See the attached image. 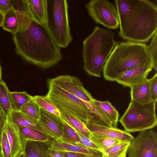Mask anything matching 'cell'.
I'll return each instance as SVG.
<instances>
[{"instance_id": "cell-1", "label": "cell", "mask_w": 157, "mask_h": 157, "mask_svg": "<svg viewBox=\"0 0 157 157\" xmlns=\"http://www.w3.org/2000/svg\"><path fill=\"white\" fill-rule=\"evenodd\" d=\"M119 35L128 41L145 43L157 30V6L149 0H115Z\"/></svg>"}, {"instance_id": "cell-2", "label": "cell", "mask_w": 157, "mask_h": 157, "mask_svg": "<svg viewBox=\"0 0 157 157\" xmlns=\"http://www.w3.org/2000/svg\"><path fill=\"white\" fill-rule=\"evenodd\" d=\"M12 38L17 54L40 68L48 69L62 59L61 48L45 27L33 21L27 29L12 34Z\"/></svg>"}, {"instance_id": "cell-3", "label": "cell", "mask_w": 157, "mask_h": 157, "mask_svg": "<svg viewBox=\"0 0 157 157\" xmlns=\"http://www.w3.org/2000/svg\"><path fill=\"white\" fill-rule=\"evenodd\" d=\"M152 64L146 43L130 41L118 42L106 60L103 68L107 81H116L125 72Z\"/></svg>"}, {"instance_id": "cell-4", "label": "cell", "mask_w": 157, "mask_h": 157, "mask_svg": "<svg viewBox=\"0 0 157 157\" xmlns=\"http://www.w3.org/2000/svg\"><path fill=\"white\" fill-rule=\"evenodd\" d=\"M114 33L95 26L92 33L83 42L84 69L89 75L100 77L107 58L116 45Z\"/></svg>"}, {"instance_id": "cell-5", "label": "cell", "mask_w": 157, "mask_h": 157, "mask_svg": "<svg viewBox=\"0 0 157 157\" xmlns=\"http://www.w3.org/2000/svg\"><path fill=\"white\" fill-rule=\"evenodd\" d=\"M47 82L48 91L46 96L60 113L71 116L84 123L89 121L103 125L82 100L54 83L51 78L47 79Z\"/></svg>"}, {"instance_id": "cell-6", "label": "cell", "mask_w": 157, "mask_h": 157, "mask_svg": "<svg viewBox=\"0 0 157 157\" xmlns=\"http://www.w3.org/2000/svg\"><path fill=\"white\" fill-rule=\"evenodd\" d=\"M68 6L66 0H47L45 28L55 43L66 48L73 38L69 24Z\"/></svg>"}, {"instance_id": "cell-7", "label": "cell", "mask_w": 157, "mask_h": 157, "mask_svg": "<svg viewBox=\"0 0 157 157\" xmlns=\"http://www.w3.org/2000/svg\"><path fill=\"white\" fill-rule=\"evenodd\" d=\"M156 102L141 104L131 100L128 106L119 121L128 132L151 129L157 124L155 113Z\"/></svg>"}, {"instance_id": "cell-8", "label": "cell", "mask_w": 157, "mask_h": 157, "mask_svg": "<svg viewBox=\"0 0 157 157\" xmlns=\"http://www.w3.org/2000/svg\"><path fill=\"white\" fill-rule=\"evenodd\" d=\"M88 13L96 23L109 29H117L119 19L115 5L107 0H91L85 5Z\"/></svg>"}, {"instance_id": "cell-9", "label": "cell", "mask_w": 157, "mask_h": 157, "mask_svg": "<svg viewBox=\"0 0 157 157\" xmlns=\"http://www.w3.org/2000/svg\"><path fill=\"white\" fill-rule=\"evenodd\" d=\"M128 157H157V133L148 130L140 132L131 142Z\"/></svg>"}, {"instance_id": "cell-10", "label": "cell", "mask_w": 157, "mask_h": 157, "mask_svg": "<svg viewBox=\"0 0 157 157\" xmlns=\"http://www.w3.org/2000/svg\"><path fill=\"white\" fill-rule=\"evenodd\" d=\"M40 116L37 125L42 132L55 141L67 143L64 133L63 120L60 116L40 108Z\"/></svg>"}, {"instance_id": "cell-11", "label": "cell", "mask_w": 157, "mask_h": 157, "mask_svg": "<svg viewBox=\"0 0 157 157\" xmlns=\"http://www.w3.org/2000/svg\"><path fill=\"white\" fill-rule=\"evenodd\" d=\"M32 21L27 9H13L4 15L2 27L13 34L27 29Z\"/></svg>"}, {"instance_id": "cell-12", "label": "cell", "mask_w": 157, "mask_h": 157, "mask_svg": "<svg viewBox=\"0 0 157 157\" xmlns=\"http://www.w3.org/2000/svg\"><path fill=\"white\" fill-rule=\"evenodd\" d=\"M51 79L54 83L84 101H93L94 99L85 88L81 81L78 77L65 75Z\"/></svg>"}, {"instance_id": "cell-13", "label": "cell", "mask_w": 157, "mask_h": 157, "mask_svg": "<svg viewBox=\"0 0 157 157\" xmlns=\"http://www.w3.org/2000/svg\"><path fill=\"white\" fill-rule=\"evenodd\" d=\"M85 123L93 134L114 138L121 142H131L134 138L129 132L116 127L108 126L89 121L86 122Z\"/></svg>"}, {"instance_id": "cell-14", "label": "cell", "mask_w": 157, "mask_h": 157, "mask_svg": "<svg viewBox=\"0 0 157 157\" xmlns=\"http://www.w3.org/2000/svg\"><path fill=\"white\" fill-rule=\"evenodd\" d=\"M10 145L12 157H17L24 151V140L18 128L12 122L10 116L6 117L5 127Z\"/></svg>"}, {"instance_id": "cell-15", "label": "cell", "mask_w": 157, "mask_h": 157, "mask_svg": "<svg viewBox=\"0 0 157 157\" xmlns=\"http://www.w3.org/2000/svg\"><path fill=\"white\" fill-rule=\"evenodd\" d=\"M152 69L151 66H147L127 71L121 75L116 81L124 86L130 88L147 79Z\"/></svg>"}, {"instance_id": "cell-16", "label": "cell", "mask_w": 157, "mask_h": 157, "mask_svg": "<svg viewBox=\"0 0 157 157\" xmlns=\"http://www.w3.org/2000/svg\"><path fill=\"white\" fill-rule=\"evenodd\" d=\"M32 20L45 27L47 15V0H24Z\"/></svg>"}, {"instance_id": "cell-17", "label": "cell", "mask_w": 157, "mask_h": 157, "mask_svg": "<svg viewBox=\"0 0 157 157\" xmlns=\"http://www.w3.org/2000/svg\"><path fill=\"white\" fill-rule=\"evenodd\" d=\"M49 148L61 151L81 154L93 157H102V152L77 145L59 141L50 142Z\"/></svg>"}, {"instance_id": "cell-18", "label": "cell", "mask_w": 157, "mask_h": 157, "mask_svg": "<svg viewBox=\"0 0 157 157\" xmlns=\"http://www.w3.org/2000/svg\"><path fill=\"white\" fill-rule=\"evenodd\" d=\"M130 88L131 100L141 104L152 101L148 79Z\"/></svg>"}, {"instance_id": "cell-19", "label": "cell", "mask_w": 157, "mask_h": 157, "mask_svg": "<svg viewBox=\"0 0 157 157\" xmlns=\"http://www.w3.org/2000/svg\"><path fill=\"white\" fill-rule=\"evenodd\" d=\"M9 116L12 122L18 128H32L41 132L37 125L38 121L20 111L12 110Z\"/></svg>"}, {"instance_id": "cell-20", "label": "cell", "mask_w": 157, "mask_h": 157, "mask_svg": "<svg viewBox=\"0 0 157 157\" xmlns=\"http://www.w3.org/2000/svg\"><path fill=\"white\" fill-rule=\"evenodd\" d=\"M94 102L99 110L112 122L113 126L116 127L119 117L118 112L108 101H101L94 99Z\"/></svg>"}, {"instance_id": "cell-21", "label": "cell", "mask_w": 157, "mask_h": 157, "mask_svg": "<svg viewBox=\"0 0 157 157\" xmlns=\"http://www.w3.org/2000/svg\"><path fill=\"white\" fill-rule=\"evenodd\" d=\"M19 132L24 140L40 142H50L49 137L44 133L35 129L21 127Z\"/></svg>"}, {"instance_id": "cell-22", "label": "cell", "mask_w": 157, "mask_h": 157, "mask_svg": "<svg viewBox=\"0 0 157 157\" xmlns=\"http://www.w3.org/2000/svg\"><path fill=\"white\" fill-rule=\"evenodd\" d=\"M9 96L12 110L20 111L25 103L33 99L32 96L25 92H9Z\"/></svg>"}, {"instance_id": "cell-23", "label": "cell", "mask_w": 157, "mask_h": 157, "mask_svg": "<svg viewBox=\"0 0 157 157\" xmlns=\"http://www.w3.org/2000/svg\"><path fill=\"white\" fill-rule=\"evenodd\" d=\"M40 142L24 141V151L26 157H48L47 148Z\"/></svg>"}, {"instance_id": "cell-24", "label": "cell", "mask_w": 157, "mask_h": 157, "mask_svg": "<svg viewBox=\"0 0 157 157\" xmlns=\"http://www.w3.org/2000/svg\"><path fill=\"white\" fill-rule=\"evenodd\" d=\"M8 88L1 79L0 80V110L6 117L9 116L12 111L9 96Z\"/></svg>"}, {"instance_id": "cell-25", "label": "cell", "mask_w": 157, "mask_h": 157, "mask_svg": "<svg viewBox=\"0 0 157 157\" xmlns=\"http://www.w3.org/2000/svg\"><path fill=\"white\" fill-rule=\"evenodd\" d=\"M60 117L73 128L90 139L91 133L84 122L71 116L60 113Z\"/></svg>"}, {"instance_id": "cell-26", "label": "cell", "mask_w": 157, "mask_h": 157, "mask_svg": "<svg viewBox=\"0 0 157 157\" xmlns=\"http://www.w3.org/2000/svg\"><path fill=\"white\" fill-rule=\"evenodd\" d=\"M131 142H121L102 151L105 157H126L128 147Z\"/></svg>"}, {"instance_id": "cell-27", "label": "cell", "mask_w": 157, "mask_h": 157, "mask_svg": "<svg viewBox=\"0 0 157 157\" xmlns=\"http://www.w3.org/2000/svg\"><path fill=\"white\" fill-rule=\"evenodd\" d=\"M90 140L102 151L121 142L114 138L91 133Z\"/></svg>"}, {"instance_id": "cell-28", "label": "cell", "mask_w": 157, "mask_h": 157, "mask_svg": "<svg viewBox=\"0 0 157 157\" xmlns=\"http://www.w3.org/2000/svg\"><path fill=\"white\" fill-rule=\"evenodd\" d=\"M33 99L40 108H42L50 113L60 117L61 114L59 110L46 96H33Z\"/></svg>"}, {"instance_id": "cell-29", "label": "cell", "mask_w": 157, "mask_h": 157, "mask_svg": "<svg viewBox=\"0 0 157 157\" xmlns=\"http://www.w3.org/2000/svg\"><path fill=\"white\" fill-rule=\"evenodd\" d=\"M40 108L33 99L25 104L20 112L38 121L40 116Z\"/></svg>"}, {"instance_id": "cell-30", "label": "cell", "mask_w": 157, "mask_h": 157, "mask_svg": "<svg viewBox=\"0 0 157 157\" xmlns=\"http://www.w3.org/2000/svg\"><path fill=\"white\" fill-rule=\"evenodd\" d=\"M150 44L147 45V49L150 56L152 64V68L157 70V30L151 38Z\"/></svg>"}, {"instance_id": "cell-31", "label": "cell", "mask_w": 157, "mask_h": 157, "mask_svg": "<svg viewBox=\"0 0 157 157\" xmlns=\"http://www.w3.org/2000/svg\"><path fill=\"white\" fill-rule=\"evenodd\" d=\"M63 122L64 133L68 143L79 145V137L75 130L64 120Z\"/></svg>"}, {"instance_id": "cell-32", "label": "cell", "mask_w": 157, "mask_h": 157, "mask_svg": "<svg viewBox=\"0 0 157 157\" xmlns=\"http://www.w3.org/2000/svg\"><path fill=\"white\" fill-rule=\"evenodd\" d=\"M0 157H12L10 145L5 128L2 134L0 143Z\"/></svg>"}, {"instance_id": "cell-33", "label": "cell", "mask_w": 157, "mask_h": 157, "mask_svg": "<svg viewBox=\"0 0 157 157\" xmlns=\"http://www.w3.org/2000/svg\"><path fill=\"white\" fill-rule=\"evenodd\" d=\"M75 130L79 137V145L80 146L98 150L102 152L101 150L90 139L76 130Z\"/></svg>"}, {"instance_id": "cell-34", "label": "cell", "mask_w": 157, "mask_h": 157, "mask_svg": "<svg viewBox=\"0 0 157 157\" xmlns=\"http://www.w3.org/2000/svg\"><path fill=\"white\" fill-rule=\"evenodd\" d=\"M151 97L152 101H157V73L148 79Z\"/></svg>"}, {"instance_id": "cell-35", "label": "cell", "mask_w": 157, "mask_h": 157, "mask_svg": "<svg viewBox=\"0 0 157 157\" xmlns=\"http://www.w3.org/2000/svg\"><path fill=\"white\" fill-rule=\"evenodd\" d=\"M13 9L10 0H0V12L3 14Z\"/></svg>"}, {"instance_id": "cell-36", "label": "cell", "mask_w": 157, "mask_h": 157, "mask_svg": "<svg viewBox=\"0 0 157 157\" xmlns=\"http://www.w3.org/2000/svg\"><path fill=\"white\" fill-rule=\"evenodd\" d=\"M46 153L48 157H65V153L62 151L47 148Z\"/></svg>"}, {"instance_id": "cell-37", "label": "cell", "mask_w": 157, "mask_h": 157, "mask_svg": "<svg viewBox=\"0 0 157 157\" xmlns=\"http://www.w3.org/2000/svg\"><path fill=\"white\" fill-rule=\"evenodd\" d=\"M6 117L0 110V143L2 136L4 130Z\"/></svg>"}, {"instance_id": "cell-38", "label": "cell", "mask_w": 157, "mask_h": 157, "mask_svg": "<svg viewBox=\"0 0 157 157\" xmlns=\"http://www.w3.org/2000/svg\"><path fill=\"white\" fill-rule=\"evenodd\" d=\"M65 157H93L88 155L73 153H65Z\"/></svg>"}, {"instance_id": "cell-39", "label": "cell", "mask_w": 157, "mask_h": 157, "mask_svg": "<svg viewBox=\"0 0 157 157\" xmlns=\"http://www.w3.org/2000/svg\"><path fill=\"white\" fill-rule=\"evenodd\" d=\"M4 18V14L0 12V27H2Z\"/></svg>"}, {"instance_id": "cell-40", "label": "cell", "mask_w": 157, "mask_h": 157, "mask_svg": "<svg viewBox=\"0 0 157 157\" xmlns=\"http://www.w3.org/2000/svg\"><path fill=\"white\" fill-rule=\"evenodd\" d=\"M17 157H26L24 151H23L22 152L19 154Z\"/></svg>"}, {"instance_id": "cell-41", "label": "cell", "mask_w": 157, "mask_h": 157, "mask_svg": "<svg viewBox=\"0 0 157 157\" xmlns=\"http://www.w3.org/2000/svg\"><path fill=\"white\" fill-rule=\"evenodd\" d=\"M1 75H2L1 68V66L0 65V80L2 79Z\"/></svg>"}, {"instance_id": "cell-42", "label": "cell", "mask_w": 157, "mask_h": 157, "mask_svg": "<svg viewBox=\"0 0 157 157\" xmlns=\"http://www.w3.org/2000/svg\"><path fill=\"white\" fill-rule=\"evenodd\" d=\"M104 157V156H103V157Z\"/></svg>"}]
</instances>
